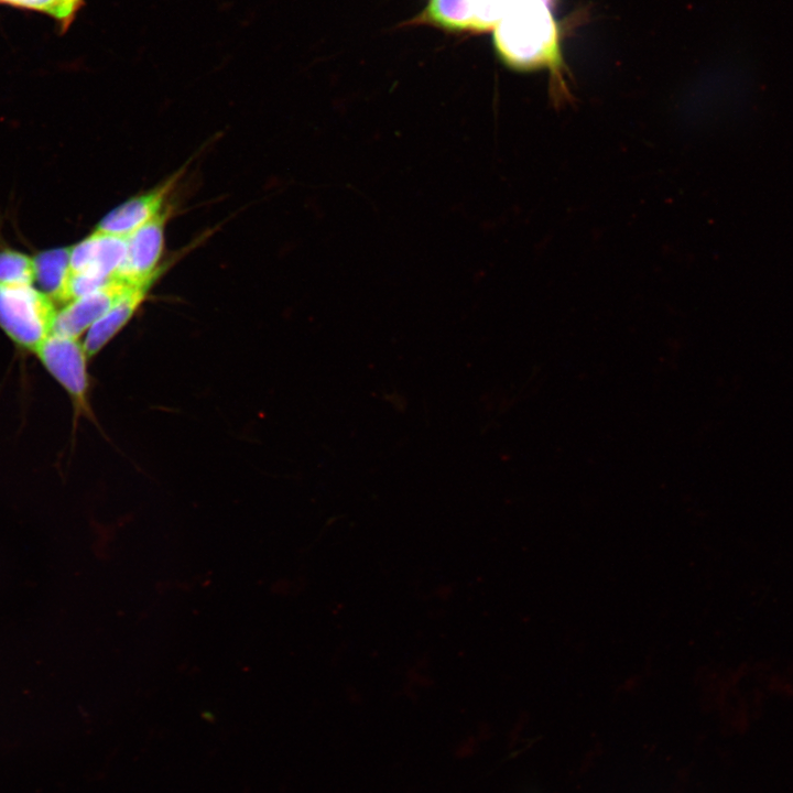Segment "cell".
<instances>
[{
    "label": "cell",
    "mask_w": 793,
    "mask_h": 793,
    "mask_svg": "<svg viewBox=\"0 0 793 793\" xmlns=\"http://www.w3.org/2000/svg\"><path fill=\"white\" fill-rule=\"evenodd\" d=\"M554 0H524L509 11L492 30L500 61L518 72L547 70L556 106L572 99L566 79L560 28L553 14Z\"/></svg>",
    "instance_id": "obj_1"
},
{
    "label": "cell",
    "mask_w": 793,
    "mask_h": 793,
    "mask_svg": "<svg viewBox=\"0 0 793 793\" xmlns=\"http://www.w3.org/2000/svg\"><path fill=\"white\" fill-rule=\"evenodd\" d=\"M53 300L30 285L0 284V328L19 347L36 352L53 333Z\"/></svg>",
    "instance_id": "obj_2"
},
{
    "label": "cell",
    "mask_w": 793,
    "mask_h": 793,
    "mask_svg": "<svg viewBox=\"0 0 793 793\" xmlns=\"http://www.w3.org/2000/svg\"><path fill=\"white\" fill-rule=\"evenodd\" d=\"M524 0H427L414 23L447 31L481 33L493 28Z\"/></svg>",
    "instance_id": "obj_3"
},
{
    "label": "cell",
    "mask_w": 793,
    "mask_h": 793,
    "mask_svg": "<svg viewBox=\"0 0 793 793\" xmlns=\"http://www.w3.org/2000/svg\"><path fill=\"white\" fill-rule=\"evenodd\" d=\"M35 355L65 389L77 415L90 414L88 403L87 354L78 338L52 333Z\"/></svg>",
    "instance_id": "obj_4"
},
{
    "label": "cell",
    "mask_w": 793,
    "mask_h": 793,
    "mask_svg": "<svg viewBox=\"0 0 793 793\" xmlns=\"http://www.w3.org/2000/svg\"><path fill=\"white\" fill-rule=\"evenodd\" d=\"M166 214L161 213L128 237L126 257L115 279L131 285H151L159 274Z\"/></svg>",
    "instance_id": "obj_5"
},
{
    "label": "cell",
    "mask_w": 793,
    "mask_h": 793,
    "mask_svg": "<svg viewBox=\"0 0 793 793\" xmlns=\"http://www.w3.org/2000/svg\"><path fill=\"white\" fill-rule=\"evenodd\" d=\"M126 251V238L95 230L70 248L69 271L108 284L115 280Z\"/></svg>",
    "instance_id": "obj_6"
},
{
    "label": "cell",
    "mask_w": 793,
    "mask_h": 793,
    "mask_svg": "<svg viewBox=\"0 0 793 793\" xmlns=\"http://www.w3.org/2000/svg\"><path fill=\"white\" fill-rule=\"evenodd\" d=\"M131 284L117 279L108 285L70 301L57 311L53 333L78 338L96 323Z\"/></svg>",
    "instance_id": "obj_7"
},
{
    "label": "cell",
    "mask_w": 793,
    "mask_h": 793,
    "mask_svg": "<svg viewBox=\"0 0 793 793\" xmlns=\"http://www.w3.org/2000/svg\"><path fill=\"white\" fill-rule=\"evenodd\" d=\"M170 187L171 183H166L146 194L130 198L108 213L96 230L128 237L161 214Z\"/></svg>",
    "instance_id": "obj_8"
},
{
    "label": "cell",
    "mask_w": 793,
    "mask_h": 793,
    "mask_svg": "<svg viewBox=\"0 0 793 793\" xmlns=\"http://www.w3.org/2000/svg\"><path fill=\"white\" fill-rule=\"evenodd\" d=\"M150 285H131L87 330L84 348L88 357L98 354L130 321Z\"/></svg>",
    "instance_id": "obj_9"
},
{
    "label": "cell",
    "mask_w": 793,
    "mask_h": 793,
    "mask_svg": "<svg viewBox=\"0 0 793 793\" xmlns=\"http://www.w3.org/2000/svg\"><path fill=\"white\" fill-rule=\"evenodd\" d=\"M70 248L41 252L34 260V282L54 303H61L69 273Z\"/></svg>",
    "instance_id": "obj_10"
},
{
    "label": "cell",
    "mask_w": 793,
    "mask_h": 793,
    "mask_svg": "<svg viewBox=\"0 0 793 793\" xmlns=\"http://www.w3.org/2000/svg\"><path fill=\"white\" fill-rule=\"evenodd\" d=\"M34 282V260L13 250L0 252V284L30 285Z\"/></svg>",
    "instance_id": "obj_11"
},
{
    "label": "cell",
    "mask_w": 793,
    "mask_h": 793,
    "mask_svg": "<svg viewBox=\"0 0 793 793\" xmlns=\"http://www.w3.org/2000/svg\"><path fill=\"white\" fill-rule=\"evenodd\" d=\"M13 6L24 7L29 9L43 11L56 20L64 28H67L79 9L84 4V0H3Z\"/></svg>",
    "instance_id": "obj_12"
},
{
    "label": "cell",
    "mask_w": 793,
    "mask_h": 793,
    "mask_svg": "<svg viewBox=\"0 0 793 793\" xmlns=\"http://www.w3.org/2000/svg\"><path fill=\"white\" fill-rule=\"evenodd\" d=\"M0 1H3V0H0Z\"/></svg>",
    "instance_id": "obj_13"
}]
</instances>
